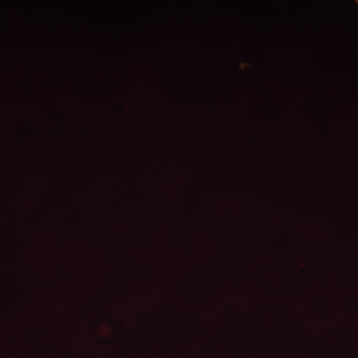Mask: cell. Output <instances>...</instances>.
Returning <instances> with one entry per match:
<instances>
[{
	"label": "cell",
	"mask_w": 358,
	"mask_h": 358,
	"mask_svg": "<svg viewBox=\"0 0 358 358\" xmlns=\"http://www.w3.org/2000/svg\"><path fill=\"white\" fill-rule=\"evenodd\" d=\"M357 4H358V1H357Z\"/></svg>",
	"instance_id": "cell-1"
}]
</instances>
